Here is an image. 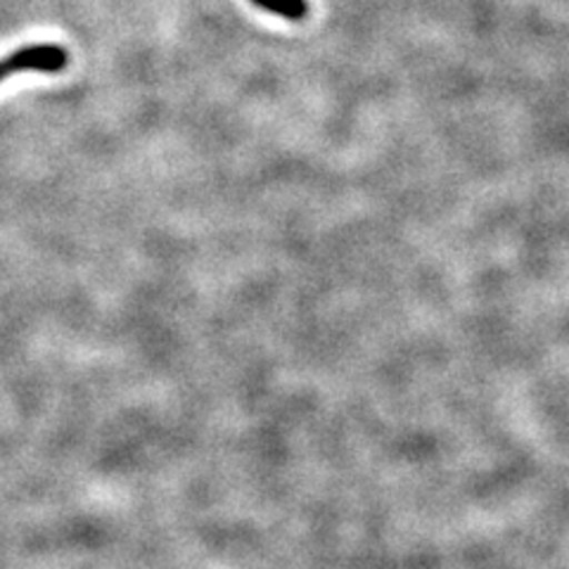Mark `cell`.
I'll return each mask as SVG.
<instances>
[{
    "mask_svg": "<svg viewBox=\"0 0 569 569\" xmlns=\"http://www.w3.org/2000/svg\"><path fill=\"white\" fill-rule=\"evenodd\" d=\"M67 67V50L52 43L41 46H27L22 50H14L12 56L0 60V81L17 74V71H62Z\"/></svg>",
    "mask_w": 569,
    "mask_h": 569,
    "instance_id": "1",
    "label": "cell"
},
{
    "mask_svg": "<svg viewBox=\"0 0 569 569\" xmlns=\"http://www.w3.org/2000/svg\"><path fill=\"white\" fill-rule=\"evenodd\" d=\"M252 3L273 12V14L284 17V20H292V22L305 20L309 12L307 0H252Z\"/></svg>",
    "mask_w": 569,
    "mask_h": 569,
    "instance_id": "2",
    "label": "cell"
}]
</instances>
